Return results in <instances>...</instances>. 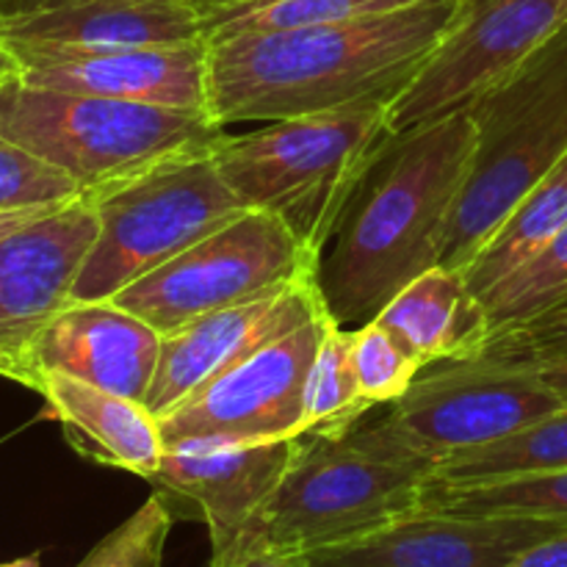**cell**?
Instances as JSON below:
<instances>
[{"mask_svg":"<svg viewBox=\"0 0 567 567\" xmlns=\"http://www.w3.org/2000/svg\"><path fill=\"white\" fill-rule=\"evenodd\" d=\"M460 0H424L349 22L208 42V114L219 125L277 122L393 103L446 37Z\"/></svg>","mask_w":567,"mask_h":567,"instance_id":"1","label":"cell"},{"mask_svg":"<svg viewBox=\"0 0 567 567\" xmlns=\"http://www.w3.org/2000/svg\"><path fill=\"white\" fill-rule=\"evenodd\" d=\"M474 144L468 111L388 144L319 266L321 297L338 324H369L408 282L441 266Z\"/></svg>","mask_w":567,"mask_h":567,"instance_id":"2","label":"cell"},{"mask_svg":"<svg viewBox=\"0 0 567 567\" xmlns=\"http://www.w3.org/2000/svg\"><path fill=\"white\" fill-rule=\"evenodd\" d=\"M388 105H349L269 122L241 136L227 133L214 164L244 208L277 216L321 260L365 175L396 138Z\"/></svg>","mask_w":567,"mask_h":567,"instance_id":"3","label":"cell"},{"mask_svg":"<svg viewBox=\"0 0 567 567\" xmlns=\"http://www.w3.org/2000/svg\"><path fill=\"white\" fill-rule=\"evenodd\" d=\"M0 136L92 192L166 161L214 153L227 127L205 111L31 86L9 61L0 81Z\"/></svg>","mask_w":567,"mask_h":567,"instance_id":"4","label":"cell"},{"mask_svg":"<svg viewBox=\"0 0 567 567\" xmlns=\"http://www.w3.org/2000/svg\"><path fill=\"white\" fill-rule=\"evenodd\" d=\"M468 114L476 144L441 255L457 271L567 155V25Z\"/></svg>","mask_w":567,"mask_h":567,"instance_id":"5","label":"cell"},{"mask_svg":"<svg viewBox=\"0 0 567 567\" xmlns=\"http://www.w3.org/2000/svg\"><path fill=\"white\" fill-rule=\"evenodd\" d=\"M559 410L565 402L535 365L482 352L424 365L380 421H360L347 435L365 452L435 471L452 454L502 441Z\"/></svg>","mask_w":567,"mask_h":567,"instance_id":"6","label":"cell"},{"mask_svg":"<svg viewBox=\"0 0 567 567\" xmlns=\"http://www.w3.org/2000/svg\"><path fill=\"white\" fill-rule=\"evenodd\" d=\"M83 194L94 205L100 230L72 288V302L116 297L249 210L219 175L214 153L166 161Z\"/></svg>","mask_w":567,"mask_h":567,"instance_id":"7","label":"cell"},{"mask_svg":"<svg viewBox=\"0 0 567 567\" xmlns=\"http://www.w3.org/2000/svg\"><path fill=\"white\" fill-rule=\"evenodd\" d=\"M432 468L360 449L349 435L297 437L277 491L241 535L310 554L371 535L419 513Z\"/></svg>","mask_w":567,"mask_h":567,"instance_id":"8","label":"cell"},{"mask_svg":"<svg viewBox=\"0 0 567 567\" xmlns=\"http://www.w3.org/2000/svg\"><path fill=\"white\" fill-rule=\"evenodd\" d=\"M319 266L321 260L277 216L244 210L142 280L122 288L111 302L136 313L161 336H169L199 316L319 277Z\"/></svg>","mask_w":567,"mask_h":567,"instance_id":"9","label":"cell"},{"mask_svg":"<svg viewBox=\"0 0 567 567\" xmlns=\"http://www.w3.org/2000/svg\"><path fill=\"white\" fill-rule=\"evenodd\" d=\"M567 25V0H460L454 22L388 105L393 136L468 111Z\"/></svg>","mask_w":567,"mask_h":567,"instance_id":"10","label":"cell"},{"mask_svg":"<svg viewBox=\"0 0 567 567\" xmlns=\"http://www.w3.org/2000/svg\"><path fill=\"white\" fill-rule=\"evenodd\" d=\"M332 324L330 313L308 321L161 415L166 452L302 435L310 371Z\"/></svg>","mask_w":567,"mask_h":567,"instance_id":"11","label":"cell"},{"mask_svg":"<svg viewBox=\"0 0 567 567\" xmlns=\"http://www.w3.org/2000/svg\"><path fill=\"white\" fill-rule=\"evenodd\" d=\"M86 194L0 238V358L28 385L25 354L39 332L72 302V288L97 238Z\"/></svg>","mask_w":567,"mask_h":567,"instance_id":"12","label":"cell"},{"mask_svg":"<svg viewBox=\"0 0 567 567\" xmlns=\"http://www.w3.org/2000/svg\"><path fill=\"white\" fill-rule=\"evenodd\" d=\"M324 313L330 310L321 297L319 277H310L249 302L199 316L192 324L164 336L158 371L144 404L161 419L216 377Z\"/></svg>","mask_w":567,"mask_h":567,"instance_id":"13","label":"cell"},{"mask_svg":"<svg viewBox=\"0 0 567 567\" xmlns=\"http://www.w3.org/2000/svg\"><path fill=\"white\" fill-rule=\"evenodd\" d=\"M3 48L11 72L31 86L208 114V39L116 50Z\"/></svg>","mask_w":567,"mask_h":567,"instance_id":"14","label":"cell"},{"mask_svg":"<svg viewBox=\"0 0 567 567\" xmlns=\"http://www.w3.org/2000/svg\"><path fill=\"white\" fill-rule=\"evenodd\" d=\"M567 532L537 518L419 513L341 546L305 554L310 567H507L537 543Z\"/></svg>","mask_w":567,"mask_h":567,"instance_id":"15","label":"cell"},{"mask_svg":"<svg viewBox=\"0 0 567 567\" xmlns=\"http://www.w3.org/2000/svg\"><path fill=\"white\" fill-rule=\"evenodd\" d=\"M155 327L111 299L70 302L31 343L25 354L28 391L42 371L81 380L100 391L144 402L161 360Z\"/></svg>","mask_w":567,"mask_h":567,"instance_id":"16","label":"cell"},{"mask_svg":"<svg viewBox=\"0 0 567 567\" xmlns=\"http://www.w3.org/2000/svg\"><path fill=\"white\" fill-rule=\"evenodd\" d=\"M297 437L244 446L181 449L166 452L150 476L164 496L194 504L210 535V548L221 554L264 509L291 465Z\"/></svg>","mask_w":567,"mask_h":567,"instance_id":"17","label":"cell"},{"mask_svg":"<svg viewBox=\"0 0 567 567\" xmlns=\"http://www.w3.org/2000/svg\"><path fill=\"white\" fill-rule=\"evenodd\" d=\"M3 44L116 50L205 39L203 11L186 0H37L0 11Z\"/></svg>","mask_w":567,"mask_h":567,"instance_id":"18","label":"cell"},{"mask_svg":"<svg viewBox=\"0 0 567 567\" xmlns=\"http://www.w3.org/2000/svg\"><path fill=\"white\" fill-rule=\"evenodd\" d=\"M33 393L44 399L50 419L59 421L70 446L86 460L142 480L158 471L166 446L158 419L144 402L100 391L59 371H42Z\"/></svg>","mask_w":567,"mask_h":567,"instance_id":"19","label":"cell"},{"mask_svg":"<svg viewBox=\"0 0 567 567\" xmlns=\"http://www.w3.org/2000/svg\"><path fill=\"white\" fill-rule=\"evenodd\" d=\"M371 321L402 338L424 365L476 358L491 338L485 305L463 271L446 266H432L408 282Z\"/></svg>","mask_w":567,"mask_h":567,"instance_id":"20","label":"cell"},{"mask_svg":"<svg viewBox=\"0 0 567 567\" xmlns=\"http://www.w3.org/2000/svg\"><path fill=\"white\" fill-rule=\"evenodd\" d=\"M567 225V155L520 199L513 214L487 238L474 260L465 266V282L476 297L498 286L504 277L535 258Z\"/></svg>","mask_w":567,"mask_h":567,"instance_id":"21","label":"cell"},{"mask_svg":"<svg viewBox=\"0 0 567 567\" xmlns=\"http://www.w3.org/2000/svg\"><path fill=\"white\" fill-rule=\"evenodd\" d=\"M557 471H567V408L502 441L465 449L441 460L430 480L446 485H482Z\"/></svg>","mask_w":567,"mask_h":567,"instance_id":"22","label":"cell"},{"mask_svg":"<svg viewBox=\"0 0 567 567\" xmlns=\"http://www.w3.org/2000/svg\"><path fill=\"white\" fill-rule=\"evenodd\" d=\"M421 509L474 518H537L567 526V471L482 485H446L430 480L421 496Z\"/></svg>","mask_w":567,"mask_h":567,"instance_id":"23","label":"cell"},{"mask_svg":"<svg viewBox=\"0 0 567 567\" xmlns=\"http://www.w3.org/2000/svg\"><path fill=\"white\" fill-rule=\"evenodd\" d=\"M424 0H244L203 11V33L208 42L238 33L286 31V28L349 22L391 14Z\"/></svg>","mask_w":567,"mask_h":567,"instance_id":"24","label":"cell"},{"mask_svg":"<svg viewBox=\"0 0 567 567\" xmlns=\"http://www.w3.org/2000/svg\"><path fill=\"white\" fill-rule=\"evenodd\" d=\"M371 408L363 399L354 374L352 360V330L336 324L327 330L321 341L319 358L308 380V396H305V432L316 435H347L354 424L365 419Z\"/></svg>","mask_w":567,"mask_h":567,"instance_id":"25","label":"cell"},{"mask_svg":"<svg viewBox=\"0 0 567 567\" xmlns=\"http://www.w3.org/2000/svg\"><path fill=\"white\" fill-rule=\"evenodd\" d=\"M480 302L485 305L491 336L526 324L567 302V225Z\"/></svg>","mask_w":567,"mask_h":567,"instance_id":"26","label":"cell"},{"mask_svg":"<svg viewBox=\"0 0 567 567\" xmlns=\"http://www.w3.org/2000/svg\"><path fill=\"white\" fill-rule=\"evenodd\" d=\"M352 360L360 393L371 408L396 402L424 369V360L380 321L352 330Z\"/></svg>","mask_w":567,"mask_h":567,"instance_id":"27","label":"cell"},{"mask_svg":"<svg viewBox=\"0 0 567 567\" xmlns=\"http://www.w3.org/2000/svg\"><path fill=\"white\" fill-rule=\"evenodd\" d=\"M169 532L172 509L164 493H155L75 567H161Z\"/></svg>","mask_w":567,"mask_h":567,"instance_id":"28","label":"cell"},{"mask_svg":"<svg viewBox=\"0 0 567 567\" xmlns=\"http://www.w3.org/2000/svg\"><path fill=\"white\" fill-rule=\"evenodd\" d=\"M81 183L48 161L37 158L20 144L0 136V214L3 210L37 208V205L70 203L81 197Z\"/></svg>","mask_w":567,"mask_h":567,"instance_id":"29","label":"cell"},{"mask_svg":"<svg viewBox=\"0 0 567 567\" xmlns=\"http://www.w3.org/2000/svg\"><path fill=\"white\" fill-rule=\"evenodd\" d=\"M482 352L524 365L567 360V302L526 321V324L491 336Z\"/></svg>","mask_w":567,"mask_h":567,"instance_id":"30","label":"cell"},{"mask_svg":"<svg viewBox=\"0 0 567 567\" xmlns=\"http://www.w3.org/2000/svg\"><path fill=\"white\" fill-rule=\"evenodd\" d=\"M210 567H310L305 554L286 551L255 535H238L230 548L210 557Z\"/></svg>","mask_w":567,"mask_h":567,"instance_id":"31","label":"cell"},{"mask_svg":"<svg viewBox=\"0 0 567 567\" xmlns=\"http://www.w3.org/2000/svg\"><path fill=\"white\" fill-rule=\"evenodd\" d=\"M70 203H72V199H70ZM61 205H66V203L37 205V208H20V210H3V214H0V238H6V236H9V233L20 230V227L31 225V221L42 219V216H48L50 210L61 208Z\"/></svg>","mask_w":567,"mask_h":567,"instance_id":"32","label":"cell"},{"mask_svg":"<svg viewBox=\"0 0 567 567\" xmlns=\"http://www.w3.org/2000/svg\"><path fill=\"white\" fill-rule=\"evenodd\" d=\"M535 369L540 371L543 380H546L548 385L559 393V399H563L565 408H567V360H557V363H543V365H535Z\"/></svg>","mask_w":567,"mask_h":567,"instance_id":"33","label":"cell"},{"mask_svg":"<svg viewBox=\"0 0 567 567\" xmlns=\"http://www.w3.org/2000/svg\"><path fill=\"white\" fill-rule=\"evenodd\" d=\"M0 567H42V557L39 554H28V557L11 559V563H3Z\"/></svg>","mask_w":567,"mask_h":567,"instance_id":"34","label":"cell"},{"mask_svg":"<svg viewBox=\"0 0 567 567\" xmlns=\"http://www.w3.org/2000/svg\"><path fill=\"white\" fill-rule=\"evenodd\" d=\"M186 3L197 6L199 11L205 9H216V6H230V3H244V0H186Z\"/></svg>","mask_w":567,"mask_h":567,"instance_id":"35","label":"cell"},{"mask_svg":"<svg viewBox=\"0 0 567 567\" xmlns=\"http://www.w3.org/2000/svg\"><path fill=\"white\" fill-rule=\"evenodd\" d=\"M0 377H3V380L17 382V371H14V365H11L9 360H3V358H0Z\"/></svg>","mask_w":567,"mask_h":567,"instance_id":"36","label":"cell"},{"mask_svg":"<svg viewBox=\"0 0 567 567\" xmlns=\"http://www.w3.org/2000/svg\"><path fill=\"white\" fill-rule=\"evenodd\" d=\"M6 70H9V55H6V48H3V37H0V81H3Z\"/></svg>","mask_w":567,"mask_h":567,"instance_id":"37","label":"cell"}]
</instances>
